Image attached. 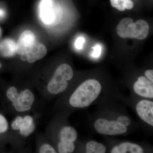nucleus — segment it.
I'll list each match as a JSON object with an SVG mask.
<instances>
[{"instance_id":"obj_1","label":"nucleus","mask_w":153,"mask_h":153,"mask_svg":"<svg viewBox=\"0 0 153 153\" xmlns=\"http://www.w3.org/2000/svg\"><path fill=\"white\" fill-rule=\"evenodd\" d=\"M32 83L0 84V103L4 113L16 115L36 112L38 100Z\"/></svg>"},{"instance_id":"obj_2","label":"nucleus","mask_w":153,"mask_h":153,"mask_svg":"<svg viewBox=\"0 0 153 153\" xmlns=\"http://www.w3.org/2000/svg\"><path fill=\"white\" fill-rule=\"evenodd\" d=\"M73 75L74 72L71 66L63 63L57 66L50 76L32 83L41 97L49 101L50 99L66 90L68 81L72 79Z\"/></svg>"},{"instance_id":"obj_3","label":"nucleus","mask_w":153,"mask_h":153,"mask_svg":"<svg viewBox=\"0 0 153 153\" xmlns=\"http://www.w3.org/2000/svg\"><path fill=\"white\" fill-rule=\"evenodd\" d=\"M38 113L34 112L15 116L10 123L9 143L16 149H22L35 133L37 128Z\"/></svg>"},{"instance_id":"obj_4","label":"nucleus","mask_w":153,"mask_h":153,"mask_svg":"<svg viewBox=\"0 0 153 153\" xmlns=\"http://www.w3.org/2000/svg\"><path fill=\"white\" fill-rule=\"evenodd\" d=\"M102 87L95 79H89L81 83L72 93L68 102L72 107L82 108L90 105L99 95Z\"/></svg>"},{"instance_id":"obj_5","label":"nucleus","mask_w":153,"mask_h":153,"mask_svg":"<svg viewBox=\"0 0 153 153\" xmlns=\"http://www.w3.org/2000/svg\"><path fill=\"white\" fill-rule=\"evenodd\" d=\"M39 16L41 21L47 25H55L60 20V14L55 8L52 0H43L39 9Z\"/></svg>"},{"instance_id":"obj_6","label":"nucleus","mask_w":153,"mask_h":153,"mask_svg":"<svg viewBox=\"0 0 153 153\" xmlns=\"http://www.w3.org/2000/svg\"><path fill=\"white\" fill-rule=\"evenodd\" d=\"M94 128L99 133L107 135H117L124 134L127 131V127L116 121H108L104 119L96 121Z\"/></svg>"},{"instance_id":"obj_7","label":"nucleus","mask_w":153,"mask_h":153,"mask_svg":"<svg viewBox=\"0 0 153 153\" xmlns=\"http://www.w3.org/2000/svg\"><path fill=\"white\" fill-rule=\"evenodd\" d=\"M36 43V36L32 31L26 30L20 35L16 43V53L22 61L25 62V56Z\"/></svg>"},{"instance_id":"obj_8","label":"nucleus","mask_w":153,"mask_h":153,"mask_svg":"<svg viewBox=\"0 0 153 153\" xmlns=\"http://www.w3.org/2000/svg\"><path fill=\"white\" fill-rule=\"evenodd\" d=\"M139 116L145 122L153 126V102L148 100L140 101L136 106Z\"/></svg>"},{"instance_id":"obj_9","label":"nucleus","mask_w":153,"mask_h":153,"mask_svg":"<svg viewBox=\"0 0 153 153\" xmlns=\"http://www.w3.org/2000/svg\"><path fill=\"white\" fill-rule=\"evenodd\" d=\"M134 89L137 94L144 97L153 98V84L145 76H140L134 85Z\"/></svg>"},{"instance_id":"obj_10","label":"nucleus","mask_w":153,"mask_h":153,"mask_svg":"<svg viewBox=\"0 0 153 153\" xmlns=\"http://www.w3.org/2000/svg\"><path fill=\"white\" fill-rule=\"evenodd\" d=\"M47 53V47L44 44L36 42L30 52L25 56V62H27L30 64L35 63L43 59Z\"/></svg>"},{"instance_id":"obj_11","label":"nucleus","mask_w":153,"mask_h":153,"mask_svg":"<svg viewBox=\"0 0 153 153\" xmlns=\"http://www.w3.org/2000/svg\"><path fill=\"white\" fill-rule=\"evenodd\" d=\"M10 134V123L0 108V150L9 143Z\"/></svg>"},{"instance_id":"obj_12","label":"nucleus","mask_w":153,"mask_h":153,"mask_svg":"<svg viewBox=\"0 0 153 153\" xmlns=\"http://www.w3.org/2000/svg\"><path fill=\"white\" fill-rule=\"evenodd\" d=\"M149 27L147 22L139 20L133 23L131 28V38L138 40H144L149 35Z\"/></svg>"},{"instance_id":"obj_13","label":"nucleus","mask_w":153,"mask_h":153,"mask_svg":"<svg viewBox=\"0 0 153 153\" xmlns=\"http://www.w3.org/2000/svg\"><path fill=\"white\" fill-rule=\"evenodd\" d=\"M16 54V43L13 40L8 38L0 42V56L11 58Z\"/></svg>"},{"instance_id":"obj_14","label":"nucleus","mask_w":153,"mask_h":153,"mask_svg":"<svg viewBox=\"0 0 153 153\" xmlns=\"http://www.w3.org/2000/svg\"><path fill=\"white\" fill-rule=\"evenodd\" d=\"M77 133L76 130L70 126H64L59 131L58 138L60 142L74 143L77 140Z\"/></svg>"},{"instance_id":"obj_15","label":"nucleus","mask_w":153,"mask_h":153,"mask_svg":"<svg viewBox=\"0 0 153 153\" xmlns=\"http://www.w3.org/2000/svg\"><path fill=\"white\" fill-rule=\"evenodd\" d=\"M36 140V152L39 153H56L57 151L52 143L46 137L39 136Z\"/></svg>"},{"instance_id":"obj_16","label":"nucleus","mask_w":153,"mask_h":153,"mask_svg":"<svg viewBox=\"0 0 153 153\" xmlns=\"http://www.w3.org/2000/svg\"><path fill=\"white\" fill-rule=\"evenodd\" d=\"M142 148L136 144L129 142L122 143L114 147L111 153H143Z\"/></svg>"},{"instance_id":"obj_17","label":"nucleus","mask_w":153,"mask_h":153,"mask_svg":"<svg viewBox=\"0 0 153 153\" xmlns=\"http://www.w3.org/2000/svg\"><path fill=\"white\" fill-rule=\"evenodd\" d=\"M133 20L130 18L123 19L117 25V32L123 38H131V28Z\"/></svg>"},{"instance_id":"obj_18","label":"nucleus","mask_w":153,"mask_h":153,"mask_svg":"<svg viewBox=\"0 0 153 153\" xmlns=\"http://www.w3.org/2000/svg\"><path fill=\"white\" fill-rule=\"evenodd\" d=\"M87 153H105L106 148L104 145L95 141H90L86 145Z\"/></svg>"},{"instance_id":"obj_19","label":"nucleus","mask_w":153,"mask_h":153,"mask_svg":"<svg viewBox=\"0 0 153 153\" xmlns=\"http://www.w3.org/2000/svg\"><path fill=\"white\" fill-rule=\"evenodd\" d=\"M57 152L59 153H71L75 150V145L74 143L60 142L57 146Z\"/></svg>"},{"instance_id":"obj_20","label":"nucleus","mask_w":153,"mask_h":153,"mask_svg":"<svg viewBox=\"0 0 153 153\" xmlns=\"http://www.w3.org/2000/svg\"><path fill=\"white\" fill-rule=\"evenodd\" d=\"M111 4L113 7L115 8L120 11L125 10L124 7V0H110Z\"/></svg>"},{"instance_id":"obj_21","label":"nucleus","mask_w":153,"mask_h":153,"mask_svg":"<svg viewBox=\"0 0 153 153\" xmlns=\"http://www.w3.org/2000/svg\"><path fill=\"white\" fill-rule=\"evenodd\" d=\"M117 121L126 127L130 125L131 123L130 119L125 116H121L117 118Z\"/></svg>"},{"instance_id":"obj_22","label":"nucleus","mask_w":153,"mask_h":153,"mask_svg":"<svg viewBox=\"0 0 153 153\" xmlns=\"http://www.w3.org/2000/svg\"><path fill=\"white\" fill-rule=\"evenodd\" d=\"M85 42V39L82 37H79L77 38L75 41V47L78 49H82Z\"/></svg>"},{"instance_id":"obj_23","label":"nucleus","mask_w":153,"mask_h":153,"mask_svg":"<svg viewBox=\"0 0 153 153\" xmlns=\"http://www.w3.org/2000/svg\"><path fill=\"white\" fill-rule=\"evenodd\" d=\"M94 51L92 54V56L94 57H99L101 54V47L100 45H96L94 47H92Z\"/></svg>"},{"instance_id":"obj_24","label":"nucleus","mask_w":153,"mask_h":153,"mask_svg":"<svg viewBox=\"0 0 153 153\" xmlns=\"http://www.w3.org/2000/svg\"><path fill=\"white\" fill-rule=\"evenodd\" d=\"M145 75L146 78L151 82H153V70L152 69H149L145 72Z\"/></svg>"},{"instance_id":"obj_25","label":"nucleus","mask_w":153,"mask_h":153,"mask_svg":"<svg viewBox=\"0 0 153 153\" xmlns=\"http://www.w3.org/2000/svg\"><path fill=\"white\" fill-rule=\"evenodd\" d=\"M134 4L131 0H124V7L125 9L131 10L134 7Z\"/></svg>"},{"instance_id":"obj_26","label":"nucleus","mask_w":153,"mask_h":153,"mask_svg":"<svg viewBox=\"0 0 153 153\" xmlns=\"http://www.w3.org/2000/svg\"><path fill=\"white\" fill-rule=\"evenodd\" d=\"M4 13L3 11L0 10V17H3L4 16Z\"/></svg>"},{"instance_id":"obj_27","label":"nucleus","mask_w":153,"mask_h":153,"mask_svg":"<svg viewBox=\"0 0 153 153\" xmlns=\"http://www.w3.org/2000/svg\"><path fill=\"white\" fill-rule=\"evenodd\" d=\"M2 64L0 62V69H1L2 68Z\"/></svg>"},{"instance_id":"obj_28","label":"nucleus","mask_w":153,"mask_h":153,"mask_svg":"<svg viewBox=\"0 0 153 153\" xmlns=\"http://www.w3.org/2000/svg\"><path fill=\"white\" fill-rule=\"evenodd\" d=\"M1 28H0V36H1Z\"/></svg>"}]
</instances>
